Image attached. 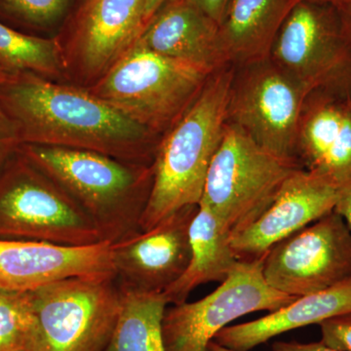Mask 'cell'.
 I'll return each mask as SVG.
<instances>
[{
    "label": "cell",
    "instance_id": "1",
    "mask_svg": "<svg viewBox=\"0 0 351 351\" xmlns=\"http://www.w3.org/2000/svg\"><path fill=\"white\" fill-rule=\"evenodd\" d=\"M0 107L17 126L22 145L83 149L152 165L162 138L88 90L32 73L8 75L0 84Z\"/></svg>",
    "mask_w": 351,
    "mask_h": 351
},
{
    "label": "cell",
    "instance_id": "2",
    "mask_svg": "<svg viewBox=\"0 0 351 351\" xmlns=\"http://www.w3.org/2000/svg\"><path fill=\"white\" fill-rule=\"evenodd\" d=\"M19 152L75 200L103 241L115 243L140 230L154 184L152 164L49 145H22Z\"/></svg>",
    "mask_w": 351,
    "mask_h": 351
},
{
    "label": "cell",
    "instance_id": "3",
    "mask_svg": "<svg viewBox=\"0 0 351 351\" xmlns=\"http://www.w3.org/2000/svg\"><path fill=\"white\" fill-rule=\"evenodd\" d=\"M233 73L232 64L214 71L188 112L164 134L152 163L154 184L140 230L154 228L181 208L199 204L228 125Z\"/></svg>",
    "mask_w": 351,
    "mask_h": 351
},
{
    "label": "cell",
    "instance_id": "4",
    "mask_svg": "<svg viewBox=\"0 0 351 351\" xmlns=\"http://www.w3.org/2000/svg\"><path fill=\"white\" fill-rule=\"evenodd\" d=\"M212 73L156 54L137 41L86 90L163 137L193 106Z\"/></svg>",
    "mask_w": 351,
    "mask_h": 351
},
{
    "label": "cell",
    "instance_id": "5",
    "mask_svg": "<svg viewBox=\"0 0 351 351\" xmlns=\"http://www.w3.org/2000/svg\"><path fill=\"white\" fill-rule=\"evenodd\" d=\"M0 239L64 246L103 242L82 208L19 149L0 170Z\"/></svg>",
    "mask_w": 351,
    "mask_h": 351
},
{
    "label": "cell",
    "instance_id": "6",
    "mask_svg": "<svg viewBox=\"0 0 351 351\" xmlns=\"http://www.w3.org/2000/svg\"><path fill=\"white\" fill-rule=\"evenodd\" d=\"M299 168L263 149L239 126L228 122L208 170L200 203L213 212L230 237L267 210L284 182Z\"/></svg>",
    "mask_w": 351,
    "mask_h": 351
},
{
    "label": "cell",
    "instance_id": "7",
    "mask_svg": "<svg viewBox=\"0 0 351 351\" xmlns=\"http://www.w3.org/2000/svg\"><path fill=\"white\" fill-rule=\"evenodd\" d=\"M31 351H104L119 318L121 291L114 276L71 277L31 291Z\"/></svg>",
    "mask_w": 351,
    "mask_h": 351
},
{
    "label": "cell",
    "instance_id": "8",
    "mask_svg": "<svg viewBox=\"0 0 351 351\" xmlns=\"http://www.w3.org/2000/svg\"><path fill=\"white\" fill-rule=\"evenodd\" d=\"M269 59L308 93L351 96V43L336 6L298 2L277 34Z\"/></svg>",
    "mask_w": 351,
    "mask_h": 351
},
{
    "label": "cell",
    "instance_id": "9",
    "mask_svg": "<svg viewBox=\"0 0 351 351\" xmlns=\"http://www.w3.org/2000/svg\"><path fill=\"white\" fill-rule=\"evenodd\" d=\"M308 92L269 58L234 66L228 122L263 149L297 163V138Z\"/></svg>",
    "mask_w": 351,
    "mask_h": 351
},
{
    "label": "cell",
    "instance_id": "10",
    "mask_svg": "<svg viewBox=\"0 0 351 351\" xmlns=\"http://www.w3.org/2000/svg\"><path fill=\"white\" fill-rule=\"evenodd\" d=\"M143 15L144 0H80L54 36L64 83L96 84L137 43Z\"/></svg>",
    "mask_w": 351,
    "mask_h": 351
},
{
    "label": "cell",
    "instance_id": "11",
    "mask_svg": "<svg viewBox=\"0 0 351 351\" xmlns=\"http://www.w3.org/2000/svg\"><path fill=\"white\" fill-rule=\"evenodd\" d=\"M263 257L239 261L213 293L193 302L166 309L162 334L166 351H209L228 324L257 311H276L297 298L270 287L263 274Z\"/></svg>",
    "mask_w": 351,
    "mask_h": 351
},
{
    "label": "cell",
    "instance_id": "12",
    "mask_svg": "<svg viewBox=\"0 0 351 351\" xmlns=\"http://www.w3.org/2000/svg\"><path fill=\"white\" fill-rule=\"evenodd\" d=\"M263 274L279 292L300 298L351 281V232L332 211L272 246Z\"/></svg>",
    "mask_w": 351,
    "mask_h": 351
},
{
    "label": "cell",
    "instance_id": "13",
    "mask_svg": "<svg viewBox=\"0 0 351 351\" xmlns=\"http://www.w3.org/2000/svg\"><path fill=\"white\" fill-rule=\"evenodd\" d=\"M198 205L181 208L154 228L112 243L120 289L161 294L182 276L191 258L189 228Z\"/></svg>",
    "mask_w": 351,
    "mask_h": 351
},
{
    "label": "cell",
    "instance_id": "14",
    "mask_svg": "<svg viewBox=\"0 0 351 351\" xmlns=\"http://www.w3.org/2000/svg\"><path fill=\"white\" fill-rule=\"evenodd\" d=\"M341 186L299 168L257 219L230 237L239 261L263 257L272 246L334 211Z\"/></svg>",
    "mask_w": 351,
    "mask_h": 351
},
{
    "label": "cell",
    "instance_id": "15",
    "mask_svg": "<svg viewBox=\"0 0 351 351\" xmlns=\"http://www.w3.org/2000/svg\"><path fill=\"white\" fill-rule=\"evenodd\" d=\"M110 247L0 239V289L31 292L71 277L114 276Z\"/></svg>",
    "mask_w": 351,
    "mask_h": 351
},
{
    "label": "cell",
    "instance_id": "16",
    "mask_svg": "<svg viewBox=\"0 0 351 351\" xmlns=\"http://www.w3.org/2000/svg\"><path fill=\"white\" fill-rule=\"evenodd\" d=\"M298 162L343 186L351 179V96L329 91L307 95L297 138Z\"/></svg>",
    "mask_w": 351,
    "mask_h": 351
},
{
    "label": "cell",
    "instance_id": "17",
    "mask_svg": "<svg viewBox=\"0 0 351 351\" xmlns=\"http://www.w3.org/2000/svg\"><path fill=\"white\" fill-rule=\"evenodd\" d=\"M137 41L156 54L195 64L210 73L230 64L218 23L189 0L168 2Z\"/></svg>",
    "mask_w": 351,
    "mask_h": 351
},
{
    "label": "cell",
    "instance_id": "18",
    "mask_svg": "<svg viewBox=\"0 0 351 351\" xmlns=\"http://www.w3.org/2000/svg\"><path fill=\"white\" fill-rule=\"evenodd\" d=\"M351 311V281L297 298L294 302L251 322L223 328L213 341L237 351H249L283 332L319 325Z\"/></svg>",
    "mask_w": 351,
    "mask_h": 351
},
{
    "label": "cell",
    "instance_id": "19",
    "mask_svg": "<svg viewBox=\"0 0 351 351\" xmlns=\"http://www.w3.org/2000/svg\"><path fill=\"white\" fill-rule=\"evenodd\" d=\"M299 0H230L219 38L228 63L243 66L269 58L284 21Z\"/></svg>",
    "mask_w": 351,
    "mask_h": 351
},
{
    "label": "cell",
    "instance_id": "20",
    "mask_svg": "<svg viewBox=\"0 0 351 351\" xmlns=\"http://www.w3.org/2000/svg\"><path fill=\"white\" fill-rule=\"evenodd\" d=\"M191 258L182 276L162 293L168 304L186 302L198 286L221 283L239 263L226 232L213 212L199 203L189 228Z\"/></svg>",
    "mask_w": 351,
    "mask_h": 351
},
{
    "label": "cell",
    "instance_id": "21",
    "mask_svg": "<svg viewBox=\"0 0 351 351\" xmlns=\"http://www.w3.org/2000/svg\"><path fill=\"white\" fill-rule=\"evenodd\" d=\"M120 291L119 318L104 351H166L162 320L168 302L162 293Z\"/></svg>",
    "mask_w": 351,
    "mask_h": 351
},
{
    "label": "cell",
    "instance_id": "22",
    "mask_svg": "<svg viewBox=\"0 0 351 351\" xmlns=\"http://www.w3.org/2000/svg\"><path fill=\"white\" fill-rule=\"evenodd\" d=\"M0 71L32 73L64 82L63 62L55 38L29 36L0 23Z\"/></svg>",
    "mask_w": 351,
    "mask_h": 351
},
{
    "label": "cell",
    "instance_id": "23",
    "mask_svg": "<svg viewBox=\"0 0 351 351\" xmlns=\"http://www.w3.org/2000/svg\"><path fill=\"white\" fill-rule=\"evenodd\" d=\"M80 0H0V23L39 38H54Z\"/></svg>",
    "mask_w": 351,
    "mask_h": 351
},
{
    "label": "cell",
    "instance_id": "24",
    "mask_svg": "<svg viewBox=\"0 0 351 351\" xmlns=\"http://www.w3.org/2000/svg\"><path fill=\"white\" fill-rule=\"evenodd\" d=\"M34 326L31 292L0 289V351H31Z\"/></svg>",
    "mask_w": 351,
    "mask_h": 351
},
{
    "label": "cell",
    "instance_id": "25",
    "mask_svg": "<svg viewBox=\"0 0 351 351\" xmlns=\"http://www.w3.org/2000/svg\"><path fill=\"white\" fill-rule=\"evenodd\" d=\"M321 343L339 351H351V311L321 322Z\"/></svg>",
    "mask_w": 351,
    "mask_h": 351
},
{
    "label": "cell",
    "instance_id": "26",
    "mask_svg": "<svg viewBox=\"0 0 351 351\" xmlns=\"http://www.w3.org/2000/svg\"><path fill=\"white\" fill-rule=\"evenodd\" d=\"M22 145L19 132L12 119L0 107V170Z\"/></svg>",
    "mask_w": 351,
    "mask_h": 351
},
{
    "label": "cell",
    "instance_id": "27",
    "mask_svg": "<svg viewBox=\"0 0 351 351\" xmlns=\"http://www.w3.org/2000/svg\"><path fill=\"white\" fill-rule=\"evenodd\" d=\"M219 25L223 22L230 0H189Z\"/></svg>",
    "mask_w": 351,
    "mask_h": 351
},
{
    "label": "cell",
    "instance_id": "28",
    "mask_svg": "<svg viewBox=\"0 0 351 351\" xmlns=\"http://www.w3.org/2000/svg\"><path fill=\"white\" fill-rule=\"evenodd\" d=\"M334 211L343 217L351 232V179L339 188Z\"/></svg>",
    "mask_w": 351,
    "mask_h": 351
},
{
    "label": "cell",
    "instance_id": "29",
    "mask_svg": "<svg viewBox=\"0 0 351 351\" xmlns=\"http://www.w3.org/2000/svg\"><path fill=\"white\" fill-rule=\"evenodd\" d=\"M274 351H339L328 348L324 343H301L297 341H276L272 345Z\"/></svg>",
    "mask_w": 351,
    "mask_h": 351
},
{
    "label": "cell",
    "instance_id": "30",
    "mask_svg": "<svg viewBox=\"0 0 351 351\" xmlns=\"http://www.w3.org/2000/svg\"><path fill=\"white\" fill-rule=\"evenodd\" d=\"M171 0H144V15H143V32ZM143 34V32H142Z\"/></svg>",
    "mask_w": 351,
    "mask_h": 351
},
{
    "label": "cell",
    "instance_id": "31",
    "mask_svg": "<svg viewBox=\"0 0 351 351\" xmlns=\"http://www.w3.org/2000/svg\"><path fill=\"white\" fill-rule=\"evenodd\" d=\"M339 16H341V24L346 38L351 43V0L346 1L345 4L338 7Z\"/></svg>",
    "mask_w": 351,
    "mask_h": 351
},
{
    "label": "cell",
    "instance_id": "32",
    "mask_svg": "<svg viewBox=\"0 0 351 351\" xmlns=\"http://www.w3.org/2000/svg\"><path fill=\"white\" fill-rule=\"evenodd\" d=\"M299 1H302V0H299ZM308 1H315L321 2V3L331 4V5L336 6L337 8H338V7L345 4L346 1H348V0H308Z\"/></svg>",
    "mask_w": 351,
    "mask_h": 351
},
{
    "label": "cell",
    "instance_id": "33",
    "mask_svg": "<svg viewBox=\"0 0 351 351\" xmlns=\"http://www.w3.org/2000/svg\"><path fill=\"white\" fill-rule=\"evenodd\" d=\"M209 351H237L232 350V348H226V346L219 345L215 341H212L209 345Z\"/></svg>",
    "mask_w": 351,
    "mask_h": 351
},
{
    "label": "cell",
    "instance_id": "34",
    "mask_svg": "<svg viewBox=\"0 0 351 351\" xmlns=\"http://www.w3.org/2000/svg\"><path fill=\"white\" fill-rule=\"evenodd\" d=\"M8 77V75L7 73H3V71H0V84L6 80V78Z\"/></svg>",
    "mask_w": 351,
    "mask_h": 351
}]
</instances>
